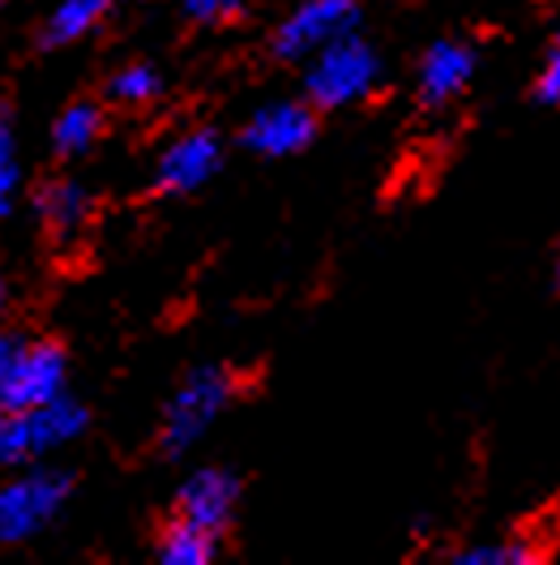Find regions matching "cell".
<instances>
[{
    "label": "cell",
    "instance_id": "7c38bea8",
    "mask_svg": "<svg viewBox=\"0 0 560 565\" xmlns=\"http://www.w3.org/2000/svg\"><path fill=\"white\" fill-rule=\"evenodd\" d=\"M39 218H43V227H47L56 241H73V236L86 227V218H90V198H86V189L73 184V180H52V184H43V189H39Z\"/></svg>",
    "mask_w": 560,
    "mask_h": 565
},
{
    "label": "cell",
    "instance_id": "30bf717a",
    "mask_svg": "<svg viewBox=\"0 0 560 565\" xmlns=\"http://www.w3.org/2000/svg\"><path fill=\"white\" fill-rule=\"evenodd\" d=\"M240 493H245V484H240L236 471H227V467H202V471H193L180 484L172 514L223 535V531L231 527V519H236Z\"/></svg>",
    "mask_w": 560,
    "mask_h": 565
},
{
    "label": "cell",
    "instance_id": "8992f818",
    "mask_svg": "<svg viewBox=\"0 0 560 565\" xmlns=\"http://www.w3.org/2000/svg\"><path fill=\"white\" fill-rule=\"evenodd\" d=\"M321 134V111L309 99H279L257 107L240 129V146L261 159H291L304 154Z\"/></svg>",
    "mask_w": 560,
    "mask_h": 565
},
{
    "label": "cell",
    "instance_id": "ac0fdd59",
    "mask_svg": "<svg viewBox=\"0 0 560 565\" xmlns=\"http://www.w3.org/2000/svg\"><path fill=\"white\" fill-rule=\"evenodd\" d=\"M248 9H252V0H180V13L202 31L236 26L248 18Z\"/></svg>",
    "mask_w": 560,
    "mask_h": 565
},
{
    "label": "cell",
    "instance_id": "ba28073f",
    "mask_svg": "<svg viewBox=\"0 0 560 565\" xmlns=\"http://www.w3.org/2000/svg\"><path fill=\"white\" fill-rule=\"evenodd\" d=\"M475 73H480V47L471 39H437L432 47H423V56L416 61V104L423 111L450 107L471 90Z\"/></svg>",
    "mask_w": 560,
    "mask_h": 565
},
{
    "label": "cell",
    "instance_id": "6da1fadb",
    "mask_svg": "<svg viewBox=\"0 0 560 565\" xmlns=\"http://www.w3.org/2000/svg\"><path fill=\"white\" fill-rule=\"evenodd\" d=\"M381 82H386V61L359 31L325 43L304 61V99L316 111L364 104L377 95Z\"/></svg>",
    "mask_w": 560,
    "mask_h": 565
},
{
    "label": "cell",
    "instance_id": "cb8c5ba5",
    "mask_svg": "<svg viewBox=\"0 0 560 565\" xmlns=\"http://www.w3.org/2000/svg\"><path fill=\"white\" fill-rule=\"evenodd\" d=\"M0 4H4V0H0Z\"/></svg>",
    "mask_w": 560,
    "mask_h": 565
},
{
    "label": "cell",
    "instance_id": "ffe728a7",
    "mask_svg": "<svg viewBox=\"0 0 560 565\" xmlns=\"http://www.w3.org/2000/svg\"><path fill=\"white\" fill-rule=\"evenodd\" d=\"M13 462V450H9V412L0 407V467Z\"/></svg>",
    "mask_w": 560,
    "mask_h": 565
},
{
    "label": "cell",
    "instance_id": "9a60e30c",
    "mask_svg": "<svg viewBox=\"0 0 560 565\" xmlns=\"http://www.w3.org/2000/svg\"><path fill=\"white\" fill-rule=\"evenodd\" d=\"M107 99L120 107H150L154 99H163V73L150 61H133L107 77Z\"/></svg>",
    "mask_w": 560,
    "mask_h": 565
},
{
    "label": "cell",
    "instance_id": "9c48e42d",
    "mask_svg": "<svg viewBox=\"0 0 560 565\" xmlns=\"http://www.w3.org/2000/svg\"><path fill=\"white\" fill-rule=\"evenodd\" d=\"M82 428H86V407L65 398V394L43 403V407H31V412H9V450H13V462L47 455V450L73 441Z\"/></svg>",
    "mask_w": 560,
    "mask_h": 565
},
{
    "label": "cell",
    "instance_id": "5b68a950",
    "mask_svg": "<svg viewBox=\"0 0 560 565\" xmlns=\"http://www.w3.org/2000/svg\"><path fill=\"white\" fill-rule=\"evenodd\" d=\"M69 489V476L61 471H31V476L0 484V544L31 540L35 531L47 527L56 510L65 505Z\"/></svg>",
    "mask_w": 560,
    "mask_h": 565
},
{
    "label": "cell",
    "instance_id": "44dd1931",
    "mask_svg": "<svg viewBox=\"0 0 560 565\" xmlns=\"http://www.w3.org/2000/svg\"><path fill=\"white\" fill-rule=\"evenodd\" d=\"M13 343H18V339L0 334V382H4V364H9V352H13Z\"/></svg>",
    "mask_w": 560,
    "mask_h": 565
},
{
    "label": "cell",
    "instance_id": "2e32d148",
    "mask_svg": "<svg viewBox=\"0 0 560 565\" xmlns=\"http://www.w3.org/2000/svg\"><path fill=\"white\" fill-rule=\"evenodd\" d=\"M543 548L526 535H509V540H492V544H475V548H462L454 553V562L462 565H523V562H539Z\"/></svg>",
    "mask_w": 560,
    "mask_h": 565
},
{
    "label": "cell",
    "instance_id": "52a82bcc",
    "mask_svg": "<svg viewBox=\"0 0 560 565\" xmlns=\"http://www.w3.org/2000/svg\"><path fill=\"white\" fill-rule=\"evenodd\" d=\"M223 168V134L218 129H189L159 154L150 193L154 198H189L197 189H206Z\"/></svg>",
    "mask_w": 560,
    "mask_h": 565
},
{
    "label": "cell",
    "instance_id": "8fae6325",
    "mask_svg": "<svg viewBox=\"0 0 560 565\" xmlns=\"http://www.w3.org/2000/svg\"><path fill=\"white\" fill-rule=\"evenodd\" d=\"M218 548H223V535L218 531L197 527V523H189L180 514H172L163 523L159 544H154V553H159L163 565H211L218 557Z\"/></svg>",
    "mask_w": 560,
    "mask_h": 565
},
{
    "label": "cell",
    "instance_id": "7a4b0ae2",
    "mask_svg": "<svg viewBox=\"0 0 560 565\" xmlns=\"http://www.w3.org/2000/svg\"><path fill=\"white\" fill-rule=\"evenodd\" d=\"M245 377L231 369V364H202L193 369L175 394L163 407V424H159V450L175 459L184 455L189 446H197L206 433L214 428V420L240 398Z\"/></svg>",
    "mask_w": 560,
    "mask_h": 565
},
{
    "label": "cell",
    "instance_id": "7402d4cb",
    "mask_svg": "<svg viewBox=\"0 0 560 565\" xmlns=\"http://www.w3.org/2000/svg\"><path fill=\"white\" fill-rule=\"evenodd\" d=\"M552 282H557V296H560V253H557V266H552Z\"/></svg>",
    "mask_w": 560,
    "mask_h": 565
},
{
    "label": "cell",
    "instance_id": "4fadbf2b",
    "mask_svg": "<svg viewBox=\"0 0 560 565\" xmlns=\"http://www.w3.org/2000/svg\"><path fill=\"white\" fill-rule=\"evenodd\" d=\"M104 129H107V116L99 104H90V99L69 104L56 116V125H52V150L61 159H77V154L95 150V141L104 138Z\"/></svg>",
    "mask_w": 560,
    "mask_h": 565
},
{
    "label": "cell",
    "instance_id": "277c9868",
    "mask_svg": "<svg viewBox=\"0 0 560 565\" xmlns=\"http://www.w3.org/2000/svg\"><path fill=\"white\" fill-rule=\"evenodd\" d=\"M65 377H69V360H65L61 343H52V339L13 343L9 364H4V382H0V407L4 412L43 407L65 394Z\"/></svg>",
    "mask_w": 560,
    "mask_h": 565
},
{
    "label": "cell",
    "instance_id": "603a6c76",
    "mask_svg": "<svg viewBox=\"0 0 560 565\" xmlns=\"http://www.w3.org/2000/svg\"><path fill=\"white\" fill-rule=\"evenodd\" d=\"M0 309H4V279H0Z\"/></svg>",
    "mask_w": 560,
    "mask_h": 565
},
{
    "label": "cell",
    "instance_id": "d6986e66",
    "mask_svg": "<svg viewBox=\"0 0 560 565\" xmlns=\"http://www.w3.org/2000/svg\"><path fill=\"white\" fill-rule=\"evenodd\" d=\"M530 99L539 107H560V26L548 52H543V65L535 73V86H530Z\"/></svg>",
    "mask_w": 560,
    "mask_h": 565
},
{
    "label": "cell",
    "instance_id": "e0dca14e",
    "mask_svg": "<svg viewBox=\"0 0 560 565\" xmlns=\"http://www.w3.org/2000/svg\"><path fill=\"white\" fill-rule=\"evenodd\" d=\"M22 189V159H18V129L9 107H0V218L13 211V198Z\"/></svg>",
    "mask_w": 560,
    "mask_h": 565
},
{
    "label": "cell",
    "instance_id": "5bb4252c",
    "mask_svg": "<svg viewBox=\"0 0 560 565\" xmlns=\"http://www.w3.org/2000/svg\"><path fill=\"white\" fill-rule=\"evenodd\" d=\"M116 0H61L43 22V47H69L82 35H90Z\"/></svg>",
    "mask_w": 560,
    "mask_h": 565
},
{
    "label": "cell",
    "instance_id": "3957f363",
    "mask_svg": "<svg viewBox=\"0 0 560 565\" xmlns=\"http://www.w3.org/2000/svg\"><path fill=\"white\" fill-rule=\"evenodd\" d=\"M364 4L359 0H300L270 35V56L282 65H304L325 43L359 31Z\"/></svg>",
    "mask_w": 560,
    "mask_h": 565
}]
</instances>
